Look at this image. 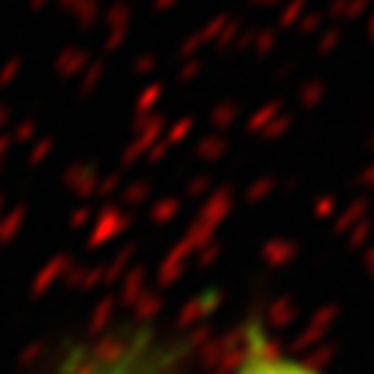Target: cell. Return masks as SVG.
Masks as SVG:
<instances>
[{
    "label": "cell",
    "mask_w": 374,
    "mask_h": 374,
    "mask_svg": "<svg viewBox=\"0 0 374 374\" xmlns=\"http://www.w3.org/2000/svg\"><path fill=\"white\" fill-rule=\"evenodd\" d=\"M186 363L189 341L152 322H136L70 344L53 374H186Z\"/></svg>",
    "instance_id": "obj_1"
},
{
    "label": "cell",
    "mask_w": 374,
    "mask_h": 374,
    "mask_svg": "<svg viewBox=\"0 0 374 374\" xmlns=\"http://www.w3.org/2000/svg\"><path fill=\"white\" fill-rule=\"evenodd\" d=\"M239 338V352L228 374H324L311 360L283 349L264 319H247Z\"/></svg>",
    "instance_id": "obj_2"
}]
</instances>
